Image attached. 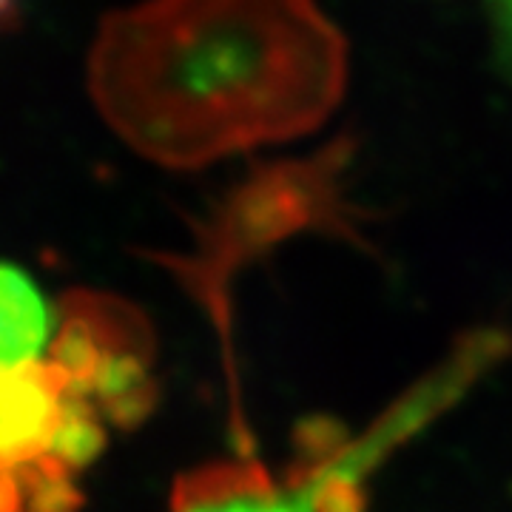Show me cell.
I'll use <instances>...</instances> for the list:
<instances>
[{
  "label": "cell",
  "instance_id": "obj_4",
  "mask_svg": "<svg viewBox=\"0 0 512 512\" xmlns=\"http://www.w3.org/2000/svg\"><path fill=\"white\" fill-rule=\"evenodd\" d=\"M57 319L35 279L12 262H0V367L40 362Z\"/></svg>",
  "mask_w": 512,
  "mask_h": 512
},
{
  "label": "cell",
  "instance_id": "obj_6",
  "mask_svg": "<svg viewBox=\"0 0 512 512\" xmlns=\"http://www.w3.org/2000/svg\"><path fill=\"white\" fill-rule=\"evenodd\" d=\"M20 0H0V32L12 26V20L18 18Z\"/></svg>",
  "mask_w": 512,
  "mask_h": 512
},
{
  "label": "cell",
  "instance_id": "obj_2",
  "mask_svg": "<svg viewBox=\"0 0 512 512\" xmlns=\"http://www.w3.org/2000/svg\"><path fill=\"white\" fill-rule=\"evenodd\" d=\"M353 154L356 140L345 134L313 157L256 168L202 222L197 254L177 259L174 268L217 299L239 262L265 251L276 239L305 228L350 234L353 208L342 200V177Z\"/></svg>",
  "mask_w": 512,
  "mask_h": 512
},
{
  "label": "cell",
  "instance_id": "obj_3",
  "mask_svg": "<svg viewBox=\"0 0 512 512\" xmlns=\"http://www.w3.org/2000/svg\"><path fill=\"white\" fill-rule=\"evenodd\" d=\"M433 399H439V393L404 404L370 436L345 450H333L325 461L291 478H276L262 464L242 456L200 467L177 481L171 512H339V504L353 507L359 476L416 427L421 410Z\"/></svg>",
  "mask_w": 512,
  "mask_h": 512
},
{
  "label": "cell",
  "instance_id": "obj_5",
  "mask_svg": "<svg viewBox=\"0 0 512 512\" xmlns=\"http://www.w3.org/2000/svg\"><path fill=\"white\" fill-rule=\"evenodd\" d=\"M490 23H493L495 49L512 74V0H490Z\"/></svg>",
  "mask_w": 512,
  "mask_h": 512
},
{
  "label": "cell",
  "instance_id": "obj_1",
  "mask_svg": "<svg viewBox=\"0 0 512 512\" xmlns=\"http://www.w3.org/2000/svg\"><path fill=\"white\" fill-rule=\"evenodd\" d=\"M86 77L128 148L200 168L322 126L348 46L316 0H143L103 18Z\"/></svg>",
  "mask_w": 512,
  "mask_h": 512
}]
</instances>
